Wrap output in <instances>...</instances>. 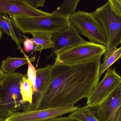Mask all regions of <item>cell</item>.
<instances>
[{
	"instance_id": "cell-1",
	"label": "cell",
	"mask_w": 121,
	"mask_h": 121,
	"mask_svg": "<svg viewBox=\"0 0 121 121\" xmlns=\"http://www.w3.org/2000/svg\"><path fill=\"white\" fill-rule=\"evenodd\" d=\"M102 55L79 63L51 65L49 84L36 109L74 107L87 99L99 83Z\"/></svg>"
},
{
	"instance_id": "cell-2",
	"label": "cell",
	"mask_w": 121,
	"mask_h": 121,
	"mask_svg": "<svg viewBox=\"0 0 121 121\" xmlns=\"http://www.w3.org/2000/svg\"><path fill=\"white\" fill-rule=\"evenodd\" d=\"M27 74L20 72L4 74L0 82V117L5 119L11 114L25 110L27 105L23 101L20 83Z\"/></svg>"
},
{
	"instance_id": "cell-3",
	"label": "cell",
	"mask_w": 121,
	"mask_h": 121,
	"mask_svg": "<svg viewBox=\"0 0 121 121\" xmlns=\"http://www.w3.org/2000/svg\"><path fill=\"white\" fill-rule=\"evenodd\" d=\"M11 17L17 27L24 33L43 32L52 34L66 30L70 26L68 18L53 12L44 16Z\"/></svg>"
},
{
	"instance_id": "cell-4",
	"label": "cell",
	"mask_w": 121,
	"mask_h": 121,
	"mask_svg": "<svg viewBox=\"0 0 121 121\" xmlns=\"http://www.w3.org/2000/svg\"><path fill=\"white\" fill-rule=\"evenodd\" d=\"M68 19L76 31L86 37L90 42L106 48L107 40L104 27L91 13L79 11Z\"/></svg>"
},
{
	"instance_id": "cell-5",
	"label": "cell",
	"mask_w": 121,
	"mask_h": 121,
	"mask_svg": "<svg viewBox=\"0 0 121 121\" xmlns=\"http://www.w3.org/2000/svg\"><path fill=\"white\" fill-rule=\"evenodd\" d=\"M91 13L101 23L105 30L107 40L106 51L121 44V17L113 10L108 1Z\"/></svg>"
},
{
	"instance_id": "cell-6",
	"label": "cell",
	"mask_w": 121,
	"mask_h": 121,
	"mask_svg": "<svg viewBox=\"0 0 121 121\" xmlns=\"http://www.w3.org/2000/svg\"><path fill=\"white\" fill-rule=\"evenodd\" d=\"M106 48L103 45L86 41L57 53L55 55V63L72 64L85 62L104 54Z\"/></svg>"
},
{
	"instance_id": "cell-7",
	"label": "cell",
	"mask_w": 121,
	"mask_h": 121,
	"mask_svg": "<svg viewBox=\"0 0 121 121\" xmlns=\"http://www.w3.org/2000/svg\"><path fill=\"white\" fill-rule=\"evenodd\" d=\"M121 82V77L115 69L108 68L103 79L97 84L87 98L86 106L91 107L101 103Z\"/></svg>"
},
{
	"instance_id": "cell-8",
	"label": "cell",
	"mask_w": 121,
	"mask_h": 121,
	"mask_svg": "<svg viewBox=\"0 0 121 121\" xmlns=\"http://www.w3.org/2000/svg\"><path fill=\"white\" fill-rule=\"evenodd\" d=\"M79 106L35 109L16 112L5 119L6 121H44L76 111Z\"/></svg>"
},
{
	"instance_id": "cell-9",
	"label": "cell",
	"mask_w": 121,
	"mask_h": 121,
	"mask_svg": "<svg viewBox=\"0 0 121 121\" xmlns=\"http://www.w3.org/2000/svg\"><path fill=\"white\" fill-rule=\"evenodd\" d=\"M121 106V82L102 103L89 108L99 121H109Z\"/></svg>"
},
{
	"instance_id": "cell-10",
	"label": "cell",
	"mask_w": 121,
	"mask_h": 121,
	"mask_svg": "<svg viewBox=\"0 0 121 121\" xmlns=\"http://www.w3.org/2000/svg\"><path fill=\"white\" fill-rule=\"evenodd\" d=\"M0 13L11 17L44 16L50 13L31 7L25 0H0Z\"/></svg>"
},
{
	"instance_id": "cell-11",
	"label": "cell",
	"mask_w": 121,
	"mask_h": 121,
	"mask_svg": "<svg viewBox=\"0 0 121 121\" xmlns=\"http://www.w3.org/2000/svg\"><path fill=\"white\" fill-rule=\"evenodd\" d=\"M52 35L54 45L48 59L52 57L62 50L86 41L70 24L67 29L52 33Z\"/></svg>"
},
{
	"instance_id": "cell-12",
	"label": "cell",
	"mask_w": 121,
	"mask_h": 121,
	"mask_svg": "<svg viewBox=\"0 0 121 121\" xmlns=\"http://www.w3.org/2000/svg\"><path fill=\"white\" fill-rule=\"evenodd\" d=\"M51 65L48 64L43 68L37 70L35 85L33 89V94L32 102L26 111L36 109L38 102L49 84Z\"/></svg>"
},
{
	"instance_id": "cell-13",
	"label": "cell",
	"mask_w": 121,
	"mask_h": 121,
	"mask_svg": "<svg viewBox=\"0 0 121 121\" xmlns=\"http://www.w3.org/2000/svg\"><path fill=\"white\" fill-rule=\"evenodd\" d=\"M0 28L6 34L10 36L21 53L23 51L21 45L23 43L24 39L21 32L17 27L12 17L6 13H0Z\"/></svg>"
},
{
	"instance_id": "cell-14",
	"label": "cell",
	"mask_w": 121,
	"mask_h": 121,
	"mask_svg": "<svg viewBox=\"0 0 121 121\" xmlns=\"http://www.w3.org/2000/svg\"><path fill=\"white\" fill-rule=\"evenodd\" d=\"M23 58L11 57H8L3 60L0 66V69L6 74H13L18 67L24 65L28 64V58L25 53H23Z\"/></svg>"
},
{
	"instance_id": "cell-15",
	"label": "cell",
	"mask_w": 121,
	"mask_h": 121,
	"mask_svg": "<svg viewBox=\"0 0 121 121\" xmlns=\"http://www.w3.org/2000/svg\"><path fill=\"white\" fill-rule=\"evenodd\" d=\"M34 43V51H40L46 49L52 48L54 45L50 33L43 32H34L30 33Z\"/></svg>"
},
{
	"instance_id": "cell-16",
	"label": "cell",
	"mask_w": 121,
	"mask_h": 121,
	"mask_svg": "<svg viewBox=\"0 0 121 121\" xmlns=\"http://www.w3.org/2000/svg\"><path fill=\"white\" fill-rule=\"evenodd\" d=\"M104 54L103 63L99 67L100 76L116 61L121 58V46L119 48L114 47L106 51Z\"/></svg>"
},
{
	"instance_id": "cell-17",
	"label": "cell",
	"mask_w": 121,
	"mask_h": 121,
	"mask_svg": "<svg viewBox=\"0 0 121 121\" xmlns=\"http://www.w3.org/2000/svg\"><path fill=\"white\" fill-rule=\"evenodd\" d=\"M80 0H65L53 13L68 18L76 13Z\"/></svg>"
},
{
	"instance_id": "cell-18",
	"label": "cell",
	"mask_w": 121,
	"mask_h": 121,
	"mask_svg": "<svg viewBox=\"0 0 121 121\" xmlns=\"http://www.w3.org/2000/svg\"><path fill=\"white\" fill-rule=\"evenodd\" d=\"M20 89L23 101L27 105L25 111H26L28 106L32 104L33 94L32 83L27 76L23 77L20 83Z\"/></svg>"
},
{
	"instance_id": "cell-19",
	"label": "cell",
	"mask_w": 121,
	"mask_h": 121,
	"mask_svg": "<svg viewBox=\"0 0 121 121\" xmlns=\"http://www.w3.org/2000/svg\"><path fill=\"white\" fill-rule=\"evenodd\" d=\"M69 116L78 121H99L87 106L79 107Z\"/></svg>"
},
{
	"instance_id": "cell-20",
	"label": "cell",
	"mask_w": 121,
	"mask_h": 121,
	"mask_svg": "<svg viewBox=\"0 0 121 121\" xmlns=\"http://www.w3.org/2000/svg\"><path fill=\"white\" fill-rule=\"evenodd\" d=\"M28 67L27 72V76L28 79L30 81L32 85L33 89L35 85V80L37 76V70L34 65L32 63V62H34L35 60V58H28Z\"/></svg>"
},
{
	"instance_id": "cell-21",
	"label": "cell",
	"mask_w": 121,
	"mask_h": 121,
	"mask_svg": "<svg viewBox=\"0 0 121 121\" xmlns=\"http://www.w3.org/2000/svg\"><path fill=\"white\" fill-rule=\"evenodd\" d=\"M24 39L23 42V49L26 52H29L35 49L34 43L32 39L29 38L24 35H23Z\"/></svg>"
},
{
	"instance_id": "cell-22",
	"label": "cell",
	"mask_w": 121,
	"mask_h": 121,
	"mask_svg": "<svg viewBox=\"0 0 121 121\" xmlns=\"http://www.w3.org/2000/svg\"><path fill=\"white\" fill-rule=\"evenodd\" d=\"M108 1L114 13L121 17V0H109Z\"/></svg>"
},
{
	"instance_id": "cell-23",
	"label": "cell",
	"mask_w": 121,
	"mask_h": 121,
	"mask_svg": "<svg viewBox=\"0 0 121 121\" xmlns=\"http://www.w3.org/2000/svg\"><path fill=\"white\" fill-rule=\"evenodd\" d=\"M26 2L30 6L34 8L37 9L38 7H44L46 2L45 0H25Z\"/></svg>"
},
{
	"instance_id": "cell-24",
	"label": "cell",
	"mask_w": 121,
	"mask_h": 121,
	"mask_svg": "<svg viewBox=\"0 0 121 121\" xmlns=\"http://www.w3.org/2000/svg\"><path fill=\"white\" fill-rule=\"evenodd\" d=\"M44 121H78L68 116L67 117H58L49 119Z\"/></svg>"
},
{
	"instance_id": "cell-25",
	"label": "cell",
	"mask_w": 121,
	"mask_h": 121,
	"mask_svg": "<svg viewBox=\"0 0 121 121\" xmlns=\"http://www.w3.org/2000/svg\"><path fill=\"white\" fill-rule=\"evenodd\" d=\"M109 121H121V106Z\"/></svg>"
},
{
	"instance_id": "cell-26",
	"label": "cell",
	"mask_w": 121,
	"mask_h": 121,
	"mask_svg": "<svg viewBox=\"0 0 121 121\" xmlns=\"http://www.w3.org/2000/svg\"><path fill=\"white\" fill-rule=\"evenodd\" d=\"M4 74L5 73L1 70V69L0 68V82L2 81L4 76Z\"/></svg>"
},
{
	"instance_id": "cell-27",
	"label": "cell",
	"mask_w": 121,
	"mask_h": 121,
	"mask_svg": "<svg viewBox=\"0 0 121 121\" xmlns=\"http://www.w3.org/2000/svg\"><path fill=\"white\" fill-rule=\"evenodd\" d=\"M2 31H1V30L0 28V40L1 39V37H2Z\"/></svg>"
},
{
	"instance_id": "cell-28",
	"label": "cell",
	"mask_w": 121,
	"mask_h": 121,
	"mask_svg": "<svg viewBox=\"0 0 121 121\" xmlns=\"http://www.w3.org/2000/svg\"><path fill=\"white\" fill-rule=\"evenodd\" d=\"M0 121H6L3 118L0 117Z\"/></svg>"
}]
</instances>
